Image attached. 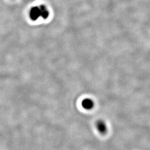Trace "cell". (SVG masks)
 <instances>
[{"label":"cell","instance_id":"6da1fadb","mask_svg":"<svg viewBox=\"0 0 150 150\" xmlns=\"http://www.w3.org/2000/svg\"><path fill=\"white\" fill-rule=\"evenodd\" d=\"M50 15L47 7L45 5L35 6L32 7L28 12V16L32 21H36L40 18L47 20Z\"/></svg>","mask_w":150,"mask_h":150},{"label":"cell","instance_id":"7a4b0ae2","mask_svg":"<svg viewBox=\"0 0 150 150\" xmlns=\"http://www.w3.org/2000/svg\"><path fill=\"white\" fill-rule=\"evenodd\" d=\"M96 127L98 131L102 134H105L107 132V127L105 122L101 120H98L96 123Z\"/></svg>","mask_w":150,"mask_h":150},{"label":"cell","instance_id":"3957f363","mask_svg":"<svg viewBox=\"0 0 150 150\" xmlns=\"http://www.w3.org/2000/svg\"><path fill=\"white\" fill-rule=\"evenodd\" d=\"M82 106L86 110H91L94 106V102L90 98H86L82 101Z\"/></svg>","mask_w":150,"mask_h":150}]
</instances>
